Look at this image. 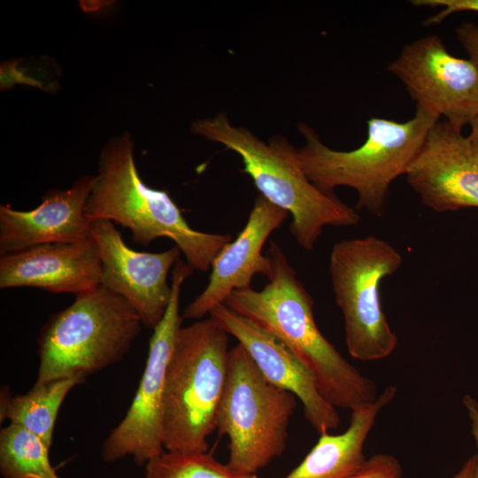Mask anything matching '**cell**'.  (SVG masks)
Wrapping results in <instances>:
<instances>
[{"label":"cell","instance_id":"6da1fadb","mask_svg":"<svg viewBox=\"0 0 478 478\" xmlns=\"http://www.w3.org/2000/svg\"><path fill=\"white\" fill-rule=\"evenodd\" d=\"M271 272L262 289L235 290L224 305L281 342L313 376L322 397L335 408L353 411L374 402L375 382L346 360L321 334L313 299L297 279L282 249L271 242Z\"/></svg>","mask_w":478,"mask_h":478},{"label":"cell","instance_id":"7a4b0ae2","mask_svg":"<svg viewBox=\"0 0 478 478\" xmlns=\"http://www.w3.org/2000/svg\"><path fill=\"white\" fill-rule=\"evenodd\" d=\"M85 215L90 222L108 220L127 228L133 242L143 246L158 238H169L186 262L201 272H207L220 251L233 240L228 234L193 229L166 191L143 181L128 133L111 138L104 146Z\"/></svg>","mask_w":478,"mask_h":478},{"label":"cell","instance_id":"3957f363","mask_svg":"<svg viewBox=\"0 0 478 478\" xmlns=\"http://www.w3.org/2000/svg\"><path fill=\"white\" fill-rule=\"evenodd\" d=\"M192 131L238 154L243 171L265 198L291 214L290 232L305 250L312 251L325 227H351L357 211L326 192L306 176L296 149L281 135L265 143L247 128L230 124L224 113L197 120Z\"/></svg>","mask_w":478,"mask_h":478},{"label":"cell","instance_id":"277c9868","mask_svg":"<svg viewBox=\"0 0 478 478\" xmlns=\"http://www.w3.org/2000/svg\"><path fill=\"white\" fill-rule=\"evenodd\" d=\"M440 119L420 107L406 121L371 117L365 142L351 150L329 148L310 126L300 123L305 143L298 155L306 176L319 189L333 192L336 187L351 188L357 192V209L382 217L391 183L405 175Z\"/></svg>","mask_w":478,"mask_h":478},{"label":"cell","instance_id":"5b68a950","mask_svg":"<svg viewBox=\"0 0 478 478\" xmlns=\"http://www.w3.org/2000/svg\"><path fill=\"white\" fill-rule=\"evenodd\" d=\"M228 334L212 318L181 327L168 361L163 415L166 451L205 452L228 371Z\"/></svg>","mask_w":478,"mask_h":478},{"label":"cell","instance_id":"8992f818","mask_svg":"<svg viewBox=\"0 0 478 478\" xmlns=\"http://www.w3.org/2000/svg\"><path fill=\"white\" fill-rule=\"evenodd\" d=\"M143 323L130 305L102 285L49 317L37 337L35 383L86 378L122 359Z\"/></svg>","mask_w":478,"mask_h":478},{"label":"cell","instance_id":"52a82bcc","mask_svg":"<svg viewBox=\"0 0 478 478\" xmlns=\"http://www.w3.org/2000/svg\"><path fill=\"white\" fill-rule=\"evenodd\" d=\"M296 397L270 383L240 343L229 350L227 382L216 416V429L228 439L229 467L257 474L282 454Z\"/></svg>","mask_w":478,"mask_h":478},{"label":"cell","instance_id":"ba28073f","mask_svg":"<svg viewBox=\"0 0 478 478\" xmlns=\"http://www.w3.org/2000/svg\"><path fill=\"white\" fill-rule=\"evenodd\" d=\"M400 252L386 240L366 235L334 244L329 274L344 321L349 354L361 361L389 357L397 345L383 312L380 286L401 267Z\"/></svg>","mask_w":478,"mask_h":478},{"label":"cell","instance_id":"9c48e42d","mask_svg":"<svg viewBox=\"0 0 478 478\" xmlns=\"http://www.w3.org/2000/svg\"><path fill=\"white\" fill-rule=\"evenodd\" d=\"M194 269L179 258L172 274V296L166 312L153 329L146 365L126 415L104 440L101 457L112 463L132 456L137 466H145L162 454L166 374L176 335L181 328L180 297L182 284Z\"/></svg>","mask_w":478,"mask_h":478},{"label":"cell","instance_id":"30bf717a","mask_svg":"<svg viewBox=\"0 0 478 478\" xmlns=\"http://www.w3.org/2000/svg\"><path fill=\"white\" fill-rule=\"evenodd\" d=\"M405 86L416 107L462 129L478 114V70L458 58L437 35L405 44L387 67Z\"/></svg>","mask_w":478,"mask_h":478},{"label":"cell","instance_id":"8fae6325","mask_svg":"<svg viewBox=\"0 0 478 478\" xmlns=\"http://www.w3.org/2000/svg\"><path fill=\"white\" fill-rule=\"evenodd\" d=\"M90 223L102 263L100 285L124 298L143 325L154 329L171 299L167 276L180 258V249L174 245L160 252L137 251L126 244L112 222Z\"/></svg>","mask_w":478,"mask_h":478},{"label":"cell","instance_id":"7c38bea8","mask_svg":"<svg viewBox=\"0 0 478 478\" xmlns=\"http://www.w3.org/2000/svg\"><path fill=\"white\" fill-rule=\"evenodd\" d=\"M405 176L422 204L435 212L478 208V150L462 129L445 120L430 129Z\"/></svg>","mask_w":478,"mask_h":478},{"label":"cell","instance_id":"4fadbf2b","mask_svg":"<svg viewBox=\"0 0 478 478\" xmlns=\"http://www.w3.org/2000/svg\"><path fill=\"white\" fill-rule=\"evenodd\" d=\"M209 317L238 341L270 383L301 401L305 418L319 435L340 426L336 408L322 397L312 374L281 342L224 304Z\"/></svg>","mask_w":478,"mask_h":478},{"label":"cell","instance_id":"5bb4252c","mask_svg":"<svg viewBox=\"0 0 478 478\" xmlns=\"http://www.w3.org/2000/svg\"><path fill=\"white\" fill-rule=\"evenodd\" d=\"M289 212L258 195L248 220L235 240L227 244L214 258L205 289L182 312V318L202 320L223 305L235 290L250 289L256 274L268 277L271 262L262 249L269 235L280 227Z\"/></svg>","mask_w":478,"mask_h":478},{"label":"cell","instance_id":"9a60e30c","mask_svg":"<svg viewBox=\"0 0 478 478\" xmlns=\"http://www.w3.org/2000/svg\"><path fill=\"white\" fill-rule=\"evenodd\" d=\"M102 263L93 237L37 245L0 258V289L31 287L75 296L100 285Z\"/></svg>","mask_w":478,"mask_h":478},{"label":"cell","instance_id":"2e32d148","mask_svg":"<svg viewBox=\"0 0 478 478\" xmlns=\"http://www.w3.org/2000/svg\"><path fill=\"white\" fill-rule=\"evenodd\" d=\"M95 175L84 174L66 189H51L30 211L0 205V255L41 244L72 243L91 237L85 206Z\"/></svg>","mask_w":478,"mask_h":478},{"label":"cell","instance_id":"e0dca14e","mask_svg":"<svg viewBox=\"0 0 478 478\" xmlns=\"http://www.w3.org/2000/svg\"><path fill=\"white\" fill-rule=\"evenodd\" d=\"M397 389L386 387L377 399L351 411L347 429L337 435L325 432L302 462L285 478H350L367 459L364 445L379 413L396 397Z\"/></svg>","mask_w":478,"mask_h":478},{"label":"cell","instance_id":"ac0fdd59","mask_svg":"<svg viewBox=\"0 0 478 478\" xmlns=\"http://www.w3.org/2000/svg\"><path fill=\"white\" fill-rule=\"evenodd\" d=\"M83 382L78 378H63L35 385L25 394L12 396L1 389L0 417L21 426L39 436L49 447L58 411L69 391Z\"/></svg>","mask_w":478,"mask_h":478},{"label":"cell","instance_id":"d6986e66","mask_svg":"<svg viewBox=\"0 0 478 478\" xmlns=\"http://www.w3.org/2000/svg\"><path fill=\"white\" fill-rule=\"evenodd\" d=\"M50 447L25 428L10 423L0 431V473L4 478H59L49 459Z\"/></svg>","mask_w":478,"mask_h":478},{"label":"cell","instance_id":"ffe728a7","mask_svg":"<svg viewBox=\"0 0 478 478\" xmlns=\"http://www.w3.org/2000/svg\"><path fill=\"white\" fill-rule=\"evenodd\" d=\"M143 478H258L235 471L212 452L165 451L145 464Z\"/></svg>","mask_w":478,"mask_h":478},{"label":"cell","instance_id":"44dd1931","mask_svg":"<svg viewBox=\"0 0 478 478\" xmlns=\"http://www.w3.org/2000/svg\"><path fill=\"white\" fill-rule=\"evenodd\" d=\"M410 3L418 7L441 8L439 12L427 18L424 21L426 27L439 25L456 12H478V0H412Z\"/></svg>","mask_w":478,"mask_h":478},{"label":"cell","instance_id":"7402d4cb","mask_svg":"<svg viewBox=\"0 0 478 478\" xmlns=\"http://www.w3.org/2000/svg\"><path fill=\"white\" fill-rule=\"evenodd\" d=\"M399 461L391 454L376 453L367 459L365 466L350 478H402Z\"/></svg>","mask_w":478,"mask_h":478},{"label":"cell","instance_id":"603a6c76","mask_svg":"<svg viewBox=\"0 0 478 478\" xmlns=\"http://www.w3.org/2000/svg\"><path fill=\"white\" fill-rule=\"evenodd\" d=\"M458 42L478 70V24L464 21L455 29Z\"/></svg>","mask_w":478,"mask_h":478},{"label":"cell","instance_id":"cb8c5ba5","mask_svg":"<svg viewBox=\"0 0 478 478\" xmlns=\"http://www.w3.org/2000/svg\"><path fill=\"white\" fill-rule=\"evenodd\" d=\"M462 404L467 412L470 421L471 433L474 437L477 453L476 456V478H478V401L470 395L463 397Z\"/></svg>","mask_w":478,"mask_h":478},{"label":"cell","instance_id":"d4e9b609","mask_svg":"<svg viewBox=\"0 0 478 478\" xmlns=\"http://www.w3.org/2000/svg\"><path fill=\"white\" fill-rule=\"evenodd\" d=\"M452 478H476V456L469 458Z\"/></svg>","mask_w":478,"mask_h":478},{"label":"cell","instance_id":"484cf974","mask_svg":"<svg viewBox=\"0 0 478 478\" xmlns=\"http://www.w3.org/2000/svg\"><path fill=\"white\" fill-rule=\"evenodd\" d=\"M470 133L467 135L469 141L478 150V114L470 123Z\"/></svg>","mask_w":478,"mask_h":478}]
</instances>
